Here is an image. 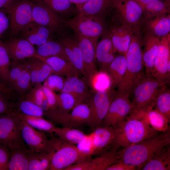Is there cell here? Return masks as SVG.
Instances as JSON below:
<instances>
[{
	"instance_id": "cell-50",
	"label": "cell",
	"mask_w": 170,
	"mask_h": 170,
	"mask_svg": "<svg viewBox=\"0 0 170 170\" xmlns=\"http://www.w3.org/2000/svg\"><path fill=\"white\" fill-rule=\"evenodd\" d=\"M8 99L0 92V115L13 113L14 105L10 103Z\"/></svg>"
},
{
	"instance_id": "cell-3",
	"label": "cell",
	"mask_w": 170,
	"mask_h": 170,
	"mask_svg": "<svg viewBox=\"0 0 170 170\" xmlns=\"http://www.w3.org/2000/svg\"><path fill=\"white\" fill-rule=\"evenodd\" d=\"M143 32L134 33L126 54L125 74L117 87L115 96L129 94L135 85L145 74L143 60Z\"/></svg>"
},
{
	"instance_id": "cell-43",
	"label": "cell",
	"mask_w": 170,
	"mask_h": 170,
	"mask_svg": "<svg viewBox=\"0 0 170 170\" xmlns=\"http://www.w3.org/2000/svg\"><path fill=\"white\" fill-rule=\"evenodd\" d=\"M11 62L3 42L0 40V80L8 83Z\"/></svg>"
},
{
	"instance_id": "cell-24",
	"label": "cell",
	"mask_w": 170,
	"mask_h": 170,
	"mask_svg": "<svg viewBox=\"0 0 170 170\" xmlns=\"http://www.w3.org/2000/svg\"><path fill=\"white\" fill-rule=\"evenodd\" d=\"M53 32L47 27L32 20L20 33V38L28 41L34 46L41 45L52 40Z\"/></svg>"
},
{
	"instance_id": "cell-44",
	"label": "cell",
	"mask_w": 170,
	"mask_h": 170,
	"mask_svg": "<svg viewBox=\"0 0 170 170\" xmlns=\"http://www.w3.org/2000/svg\"><path fill=\"white\" fill-rule=\"evenodd\" d=\"M22 98L16 105L18 110L15 111L29 116L42 117L44 116V110L41 107Z\"/></svg>"
},
{
	"instance_id": "cell-35",
	"label": "cell",
	"mask_w": 170,
	"mask_h": 170,
	"mask_svg": "<svg viewBox=\"0 0 170 170\" xmlns=\"http://www.w3.org/2000/svg\"><path fill=\"white\" fill-rule=\"evenodd\" d=\"M10 150L9 170H28L30 152L27 148L18 147Z\"/></svg>"
},
{
	"instance_id": "cell-4",
	"label": "cell",
	"mask_w": 170,
	"mask_h": 170,
	"mask_svg": "<svg viewBox=\"0 0 170 170\" xmlns=\"http://www.w3.org/2000/svg\"><path fill=\"white\" fill-rule=\"evenodd\" d=\"M51 135L48 151L51 162L50 170H64L89 158L75 144Z\"/></svg>"
},
{
	"instance_id": "cell-9",
	"label": "cell",
	"mask_w": 170,
	"mask_h": 170,
	"mask_svg": "<svg viewBox=\"0 0 170 170\" xmlns=\"http://www.w3.org/2000/svg\"><path fill=\"white\" fill-rule=\"evenodd\" d=\"M33 0H13L3 8L9 15L10 33L14 38L32 20Z\"/></svg>"
},
{
	"instance_id": "cell-10",
	"label": "cell",
	"mask_w": 170,
	"mask_h": 170,
	"mask_svg": "<svg viewBox=\"0 0 170 170\" xmlns=\"http://www.w3.org/2000/svg\"><path fill=\"white\" fill-rule=\"evenodd\" d=\"M22 121L14 113L0 115V144L9 150L22 147L27 148L21 132Z\"/></svg>"
},
{
	"instance_id": "cell-17",
	"label": "cell",
	"mask_w": 170,
	"mask_h": 170,
	"mask_svg": "<svg viewBox=\"0 0 170 170\" xmlns=\"http://www.w3.org/2000/svg\"><path fill=\"white\" fill-rule=\"evenodd\" d=\"M170 35L160 38L158 51L154 65L153 76L161 84L166 85L169 82L170 72L167 66L170 63Z\"/></svg>"
},
{
	"instance_id": "cell-49",
	"label": "cell",
	"mask_w": 170,
	"mask_h": 170,
	"mask_svg": "<svg viewBox=\"0 0 170 170\" xmlns=\"http://www.w3.org/2000/svg\"><path fill=\"white\" fill-rule=\"evenodd\" d=\"M10 155L9 149L0 144V170H8Z\"/></svg>"
},
{
	"instance_id": "cell-21",
	"label": "cell",
	"mask_w": 170,
	"mask_h": 170,
	"mask_svg": "<svg viewBox=\"0 0 170 170\" xmlns=\"http://www.w3.org/2000/svg\"><path fill=\"white\" fill-rule=\"evenodd\" d=\"M21 128L22 139L29 151L48 153L49 139L44 132L34 128L23 121Z\"/></svg>"
},
{
	"instance_id": "cell-19",
	"label": "cell",
	"mask_w": 170,
	"mask_h": 170,
	"mask_svg": "<svg viewBox=\"0 0 170 170\" xmlns=\"http://www.w3.org/2000/svg\"><path fill=\"white\" fill-rule=\"evenodd\" d=\"M22 97L31 86L29 65L28 61L12 62L8 83Z\"/></svg>"
},
{
	"instance_id": "cell-28",
	"label": "cell",
	"mask_w": 170,
	"mask_h": 170,
	"mask_svg": "<svg viewBox=\"0 0 170 170\" xmlns=\"http://www.w3.org/2000/svg\"><path fill=\"white\" fill-rule=\"evenodd\" d=\"M37 57L45 62L51 68L53 74L69 76H78V72L72 63L69 60L58 56H51L42 58L36 54Z\"/></svg>"
},
{
	"instance_id": "cell-7",
	"label": "cell",
	"mask_w": 170,
	"mask_h": 170,
	"mask_svg": "<svg viewBox=\"0 0 170 170\" xmlns=\"http://www.w3.org/2000/svg\"><path fill=\"white\" fill-rule=\"evenodd\" d=\"M105 17L80 13L66 20L65 24L67 27L98 43L99 38L107 29Z\"/></svg>"
},
{
	"instance_id": "cell-39",
	"label": "cell",
	"mask_w": 170,
	"mask_h": 170,
	"mask_svg": "<svg viewBox=\"0 0 170 170\" xmlns=\"http://www.w3.org/2000/svg\"><path fill=\"white\" fill-rule=\"evenodd\" d=\"M144 110L149 122L153 129L159 132H170V121L163 115L153 107Z\"/></svg>"
},
{
	"instance_id": "cell-14",
	"label": "cell",
	"mask_w": 170,
	"mask_h": 170,
	"mask_svg": "<svg viewBox=\"0 0 170 170\" xmlns=\"http://www.w3.org/2000/svg\"><path fill=\"white\" fill-rule=\"evenodd\" d=\"M132 108L128 93L115 97L104 120L102 127H117L129 115Z\"/></svg>"
},
{
	"instance_id": "cell-15",
	"label": "cell",
	"mask_w": 170,
	"mask_h": 170,
	"mask_svg": "<svg viewBox=\"0 0 170 170\" xmlns=\"http://www.w3.org/2000/svg\"><path fill=\"white\" fill-rule=\"evenodd\" d=\"M65 20L51 10L41 0H34L32 20L45 26L54 33L67 27Z\"/></svg>"
},
{
	"instance_id": "cell-20",
	"label": "cell",
	"mask_w": 170,
	"mask_h": 170,
	"mask_svg": "<svg viewBox=\"0 0 170 170\" xmlns=\"http://www.w3.org/2000/svg\"><path fill=\"white\" fill-rule=\"evenodd\" d=\"M119 150L111 147L110 150L100 156L78 162L64 170H106L110 166L119 161Z\"/></svg>"
},
{
	"instance_id": "cell-54",
	"label": "cell",
	"mask_w": 170,
	"mask_h": 170,
	"mask_svg": "<svg viewBox=\"0 0 170 170\" xmlns=\"http://www.w3.org/2000/svg\"><path fill=\"white\" fill-rule=\"evenodd\" d=\"M13 0H0V8H3Z\"/></svg>"
},
{
	"instance_id": "cell-2",
	"label": "cell",
	"mask_w": 170,
	"mask_h": 170,
	"mask_svg": "<svg viewBox=\"0 0 170 170\" xmlns=\"http://www.w3.org/2000/svg\"><path fill=\"white\" fill-rule=\"evenodd\" d=\"M170 144V133L162 132L118 150L119 161L141 169L158 150Z\"/></svg>"
},
{
	"instance_id": "cell-31",
	"label": "cell",
	"mask_w": 170,
	"mask_h": 170,
	"mask_svg": "<svg viewBox=\"0 0 170 170\" xmlns=\"http://www.w3.org/2000/svg\"><path fill=\"white\" fill-rule=\"evenodd\" d=\"M51 10L64 19L80 13L76 5L68 0H41Z\"/></svg>"
},
{
	"instance_id": "cell-27",
	"label": "cell",
	"mask_w": 170,
	"mask_h": 170,
	"mask_svg": "<svg viewBox=\"0 0 170 170\" xmlns=\"http://www.w3.org/2000/svg\"><path fill=\"white\" fill-rule=\"evenodd\" d=\"M87 86L85 82L79 78L78 76H67L60 92H67L71 94L76 100L77 105L85 102L90 97V94Z\"/></svg>"
},
{
	"instance_id": "cell-32",
	"label": "cell",
	"mask_w": 170,
	"mask_h": 170,
	"mask_svg": "<svg viewBox=\"0 0 170 170\" xmlns=\"http://www.w3.org/2000/svg\"><path fill=\"white\" fill-rule=\"evenodd\" d=\"M127 60L125 56H116L109 66L107 73L110 80V87H117L122 79L126 70Z\"/></svg>"
},
{
	"instance_id": "cell-30",
	"label": "cell",
	"mask_w": 170,
	"mask_h": 170,
	"mask_svg": "<svg viewBox=\"0 0 170 170\" xmlns=\"http://www.w3.org/2000/svg\"><path fill=\"white\" fill-rule=\"evenodd\" d=\"M28 62L31 81L32 84L41 83L50 75L53 74L50 66L39 58L33 56Z\"/></svg>"
},
{
	"instance_id": "cell-5",
	"label": "cell",
	"mask_w": 170,
	"mask_h": 170,
	"mask_svg": "<svg viewBox=\"0 0 170 170\" xmlns=\"http://www.w3.org/2000/svg\"><path fill=\"white\" fill-rule=\"evenodd\" d=\"M163 85L153 76L145 74L143 76L135 85L130 93V95H133L131 101L132 108L130 114L153 107L155 99Z\"/></svg>"
},
{
	"instance_id": "cell-36",
	"label": "cell",
	"mask_w": 170,
	"mask_h": 170,
	"mask_svg": "<svg viewBox=\"0 0 170 170\" xmlns=\"http://www.w3.org/2000/svg\"><path fill=\"white\" fill-rule=\"evenodd\" d=\"M36 52L37 55L42 58L56 56L70 61L63 46L58 40L54 41L52 39L39 46Z\"/></svg>"
},
{
	"instance_id": "cell-40",
	"label": "cell",
	"mask_w": 170,
	"mask_h": 170,
	"mask_svg": "<svg viewBox=\"0 0 170 170\" xmlns=\"http://www.w3.org/2000/svg\"><path fill=\"white\" fill-rule=\"evenodd\" d=\"M163 85L156 96L153 108L163 115L170 121V90Z\"/></svg>"
},
{
	"instance_id": "cell-52",
	"label": "cell",
	"mask_w": 170,
	"mask_h": 170,
	"mask_svg": "<svg viewBox=\"0 0 170 170\" xmlns=\"http://www.w3.org/2000/svg\"><path fill=\"white\" fill-rule=\"evenodd\" d=\"M136 167L119 161L110 166L106 170H135Z\"/></svg>"
},
{
	"instance_id": "cell-48",
	"label": "cell",
	"mask_w": 170,
	"mask_h": 170,
	"mask_svg": "<svg viewBox=\"0 0 170 170\" xmlns=\"http://www.w3.org/2000/svg\"><path fill=\"white\" fill-rule=\"evenodd\" d=\"M42 88L46 101L45 110L57 108V94L54 91L43 85H42Z\"/></svg>"
},
{
	"instance_id": "cell-38",
	"label": "cell",
	"mask_w": 170,
	"mask_h": 170,
	"mask_svg": "<svg viewBox=\"0 0 170 170\" xmlns=\"http://www.w3.org/2000/svg\"><path fill=\"white\" fill-rule=\"evenodd\" d=\"M54 133L58 137L67 142L77 145L82 143L87 134L75 128L55 127Z\"/></svg>"
},
{
	"instance_id": "cell-12",
	"label": "cell",
	"mask_w": 170,
	"mask_h": 170,
	"mask_svg": "<svg viewBox=\"0 0 170 170\" xmlns=\"http://www.w3.org/2000/svg\"><path fill=\"white\" fill-rule=\"evenodd\" d=\"M94 92L87 103L91 112V119L88 126L94 129L102 127L109 107L115 97L116 90L110 87L105 90Z\"/></svg>"
},
{
	"instance_id": "cell-46",
	"label": "cell",
	"mask_w": 170,
	"mask_h": 170,
	"mask_svg": "<svg viewBox=\"0 0 170 170\" xmlns=\"http://www.w3.org/2000/svg\"><path fill=\"white\" fill-rule=\"evenodd\" d=\"M76 105V100L71 94L60 92L57 94V108L69 111Z\"/></svg>"
},
{
	"instance_id": "cell-34",
	"label": "cell",
	"mask_w": 170,
	"mask_h": 170,
	"mask_svg": "<svg viewBox=\"0 0 170 170\" xmlns=\"http://www.w3.org/2000/svg\"><path fill=\"white\" fill-rule=\"evenodd\" d=\"M141 7L145 19L170 13V3L161 0H135Z\"/></svg>"
},
{
	"instance_id": "cell-42",
	"label": "cell",
	"mask_w": 170,
	"mask_h": 170,
	"mask_svg": "<svg viewBox=\"0 0 170 170\" xmlns=\"http://www.w3.org/2000/svg\"><path fill=\"white\" fill-rule=\"evenodd\" d=\"M21 98L37 104L41 107L44 111L45 110L46 99L41 83L35 84V86Z\"/></svg>"
},
{
	"instance_id": "cell-53",
	"label": "cell",
	"mask_w": 170,
	"mask_h": 170,
	"mask_svg": "<svg viewBox=\"0 0 170 170\" xmlns=\"http://www.w3.org/2000/svg\"><path fill=\"white\" fill-rule=\"evenodd\" d=\"M71 2L74 3L78 9H79L88 0H68Z\"/></svg>"
},
{
	"instance_id": "cell-45",
	"label": "cell",
	"mask_w": 170,
	"mask_h": 170,
	"mask_svg": "<svg viewBox=\"0 0 170 170\" xmlns=\"http://www.w3.org/2000/svg\"><path fill=\"white\" fill-rule=\"evenodd\" d=\"M94 92L106 89L110 87L109 77L106 72L100 71L95 72L88 84Z\"/></svg>"
},
{
	"instance_id": "cell-41",
	"label": "cell",
	"mask_w": 170,
	"mask_h": 170,
	"mask_svg": "<svg viewBox=\"0 0 170 170\" xmlns=\"http://www.w3.org/2000/svg\"><path fill=\"white\" fill-rule=\"evenodd\" d=\"M29 152L28 170H50L51 162L48 153Z\"/></svg>"
},
{
	"instance_id": "cell-11",
	"label": "cell",
	"mask_w": 170,
	"mask_h": 170,
	"mask_svg": "<svg viewBox=\"0 0 170 170\" xmlns=\"http://www.w3.org/2000/svg\"><path fill=\"white\" fill-rule=\"evenodd\" d=\"M87 134L85 140L77 147L88 158L110 147L116 127H101Z\"/></svg>"
},
{
	"instance_id": "cell-26",
	"label": "cell",
	"mask_w": 170,
	"mask_h": 170,
	"mask_svg": "<svg viewBox=\"0 0 170 170\" xmlns=\"http://www.w3.org/2000/svg\"><path fill=\"white\" fill-rule=\"evenodd\" d=\"M144 31L159 38L170 34L169 13L160 14L145 19Z\"/></svg>"
},
{
	"instance_id": "cell-25",
	"label": "cell",
	"mask_w": 170,
	"mask_h": 170,
	"mask_svg": "<svg viewBox=\"0 0 170 170\" xmlns=\"http://www.w3.org/2000/svg\"><path fill=\"white\" fill-rule=\"evenodd\" d=\"M143 35V60L145 74L153 76L154 61L157 55L160 38L144 32Z\"/></svg>"
},
{
	"instance_id": "cell-16",
	"label": "cell",
	"mask_w": 170,
	"mask_h": 170,
	"mask_svg": "<svg viewBox=\"0 0 170 170\" xmlns=\"http://www.w3.org/2000/svg\"><path fill=\"white\" fill-rule=\"evenodd\" d=\"M69 28V27H68ZM67 27L57 32L58 40L64 47L70 61L74 65L78 73L83 76L84 69L82 59L76 34Z\"/></svg>"
},
{
	"instance_id": "cell-47",
	"label": "cell",
	"mask_w": 170,
	"mask_h": 170,
	"mask_svg": "<svg viewBox=\"0 0 170 170\" xmlns=\"http://www.w3.org/2000/svg\"><path fill=\"white\" fill-rule=\"evenodd\" d=\"M65 81L61 76L52 74L44 82L43 86L54 92H61L63 88Z\"/></svg>"
},
{
	"instance_id": "cell-18",
	"label": "cell",
	"mask_w": 170,
	"mask_h": 170,
	"mask_svg": "<svg viewBox=\"0 0 170 170\" xmlns=\"http://www.w3.org/2000/svg\"><path fill=\"white\" fill-rule=\"evenodd\" d=\"M74 31L76 34L81 53L84 72L83 75L84 81L88 86L91 78L97 71L96 65V49L98 43Z\"/></svg>"
},
{
	"instance_id": "cell-55",
	"label": "cell",
	"mask_w": 170,
	"mask_h": 170,
	"mask_svg": "<svg viewBox=\"0 0 170 170\" xmlns=\"http://www.w3.org/2000/svg\"><path fill=\"white\" fill-rule=\"evenodd\" d=\"M161 0L164 1L166 2H168L170 3V0Z\"/></svg>"
},
{
	"instance_id": "cell-29",
	"label": "cell",
	"mask_w": 170,
	"mask_h": 170,
	"mask_svg": "<svg viewBox=\"0 0 170 170\" xmlns=\"http://www.w3.org/2000/svg\"><path fill=\"white\" fill-rule=\"evenodd\" d=\"M170 144L157 150L143 166L142 170H170Z\"/></svg>"
},
{
	"instance_id": "cell-23",
	"label": "cell",
	"mask_w": 170,
	"mask_h": 170,
	"mask_svg": "<svg viewBox=\"0 0 170 170\" xmlns=\"http://www.w3.org/2000/svg\"><path fill=\"white\" fill-rule=\"evenodd\" d=\"M116 52L107 28L98 42L96 49V60L100 71L106 72L110 65L116 56Z\"/></svg>"
},
{
	"instance_id": "cell-6",
	"label": "cell",
	"mask_w": 170,
	"mask_h": 170,
	"mask_svg": "<svg viewBox=\"0 0 170 170\" xmlns=\"http://www.w3.org/2000/svg\"><path fill=\"white\" fill-rule=\"evenodd\" d=\"M71 113L58 108L46 110L44 116L54 124L63 127L76 128L84 125H88L91 117L89 105L84 102L75 106Z\"/></svg>"
},
{
	"instance_id": "cell-8",
	"label": "cell",
	"mask_w": 170,
	"mask_h": 170,
	"mask_svg": "<svg viewBox=\"0 0 170 170\" xmlns=\"http://www.w3.org/2000/svg\"><path fill=\"white\" fill-rule=\"evenodd\" d=\"M105 18L107 28L114 47L120 54L126 56L135 32L122 20L114 8Z\"/></svg>"
},
{
	"instance_id": "cell-13",
	"label": "cell",
	"mask_w": 170,
	"mask_h": 170,
	"mask_svg": "<svg viewBox=\"0 0 170 170\" xmlns=\"http://www.w3.org/2000/svg\"><path fill=\"white\" fill-rule=\"evenodd\" d=\"M112 7L135 33L143 32L145 17L141 7L135 0H112Z\"/></svg>"
},
{
	"instance_id": "cell-37",
	"label": "cell",
	"mask_w": 170,
	"mask_h": 170,
	"mask_svg": "<svg viewBox=\"0 0 170 170\" xmlns=\"http://www.w3.org/2000/svg\"><path fill=\"white\" fill-rule=\"evenodd\" d=\"M14 112L22 121L34 128L53 135L56 126L51 121L44 119L42 117L28 116L16 111Z\"/></svg>"
},
{
	"instance_id": "cell-22",
	"label": "cell",
	"mask_w": 170,
	"mask_h": 170,
	"mask_svg": "<svg viewBox=\"0 0 170 170\" xmlns=\"http://www.w3.org/2000/svg\"><path fill=\"white\" fill-rule=\"evenodd\" d=\"M3 43L12 62H19L37 54L34 46L23 38H13Z\"/></svg>"
},
{
	"instance_id": "cell-1",
	"label": "cell",
	"mask_w": 170,
	"mask_h": 170,
	"mask_svg": "<svg viewBox=\"0 0 170 170\" xmlns=\"http://www.w3.org/2000/svg\"><path fill=\"white\" fill-rule=\"evenodd\" d=\"M159 133L150 125L145 110L135 112L116 127L110 147L123 149Z\"/></svg>"
},
{
	"instance_id": "cell-33",
	"label": "cell",
	"mask_w": 170,
	"mask_h": 170,
	"mask_svg": "<svg viewBox=\"0 0 170 170\" xmlns=\"http://www.w3.org/2000/svg\"><path fill=\"white\" fill-rule=\"evenodd\" d=\"M113 8L112 0H88L79 10L84 14L105 17Z\"/></svg>"
},
{
	"instance_id": "cell-51",
	"label": "cell",
	"mask_w": 170,
	"mask_h": 170,
	"mask_svg": "<svg viewBox=\"0 0 170 170\" xmlns=\"http://www.w3.org/2000/svg\"><path fill=\"white\" fill-rule=\"evenodd\" d=\"M4 9L0 8V40L2 35L9 26V20Z\"/></svg>"
}]
</instances>
